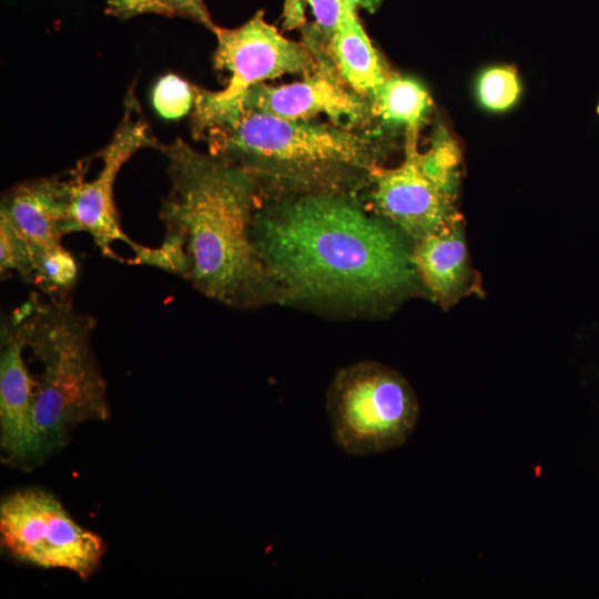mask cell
Masks as SVG:
<instances>
[{
	"instance_id": "obj_1",
	"label": "cell",
	"mask_w": 599,
	"mask_h": 599,
	"mask_svg": "<svg viewBox=\"0 0 599 599\" xmlns=\"http://www.w3.org/2000/svg\"><path fill=\"white\" fill-rule=\"evenodd\" d=\"M251 236L277 300L362 311L418 281L405 235L349 194L256 207Z\"/></svg>"
},
{
	"instance_id": "obj_2",
	"label": "cell",
	"mask_w": 599,
	"mask_h": 599,
	"mask_svg": "<svg viewBox=\"0 0 599 599\" xmlns=\"http://www.w3.org/2000/svg\"><path fill=\"white\" fill-rule=\"evenodd\" d=\"M161 151L170 179L160 211L164 237L158 247L140 244L132 263L176 274L232 307L277 300L251 236L261 193L257 181L243 167L181 139L162 144Z\"/></svg>"
},
{
	"instance_id": "obj_3",
	"label": "cell",
	"mask_w": 599,
	"mask_h": 599,
	"mask_svg": "<svg viewBox=\"0 0 599 599\" xmlns=\"http://www.w3.org/2000/svg\"><path fill=\"white\" fill-rule=\"evenodd\" d=\"M209 153L246 170L261 191L348 194L378 165L374 136L334 123L287 120L241 103L194 136Z\"/></svg>"
},
{
	"instance_id": "obj_4",
	"label": "cell",
	"mask_w": 599,
	"mask_h": 599,
	"mask_svg": "<svg viewBox=\"0 0 599 599\" xmlns=\"http://www.w3.org/2000/svg\"><path fill=\"white\" fill-rule=\"evenodd\" d=\"M16 312L26 347L42 365L33 388L39 461L63 447L80 423L109 416L105 382L91 346L97 322L70 300L44 302L37 294Z\"/></svg>"
},
{
	"instance_id": "obj_5",
	"label": "cell",
	"mask_w": 599,
	"mask_h": 599,
	"mask_svg": "<svg viewBox=\"0 0 599 599\" xmlns=\"http://www.w3.org/2000/svg\"><path fill=\"white\" fill-rule=\"evenodd\" d=\"M326 412L335 444L348 455L363 457L405 444L417 425L419 406L398 372L363 361L336 374Z\"/></svg>"
},
{
	"instance_id": "obj_6",
	"label": "cell",
	"mask_w": 599,
	"mask_h": 599,
	"mask_svg": "<svg viewBox=\"0 0 599 599\" xmlns=\"http://www.w3.org/2000/svg\"><path fill=\"white\" fill-rule=\"evenodd\" d=\"M418 131H407L405 158L395 167L370 172V203L377 215L415 242L458 215L460 153L439 129L429 148L419 151Z\"/></svg>"
},
{
	"instance_id": "obj_7",
	"label": "cell",
	"mask_w": 599,
	"mask_h": 599,
	"mask_svg": "<svg viewBox=\"0 0 599 599\" xmlns=\"http://www.w3.org/2000/svg\"><path fill=\"white\" fill-rule=\"evenodd\" d=\"M214 68L230 73L220 91L194 85L192 129L201 128L236 110L253 87L284 74L307 75L316 68L311 48L285 38L257 11L240 27H216Z\"/></svg>"
},
{
	"instance_id": "obj_8",
	"label": "cell",
	"mask_w": 599,
	"mask_h": 599,
	"mask_svg": "<svg viewBox=\"0 0 599 599\" xmlns=\"http://www.w3.org/2000/svg\"><path fill=\"white\" fill-rule=\"evenodd\" d=\"M0 535L14 558L43 568H62L88 579L104 552L102 539L78 525L58 499L41 489H22L0 506Z\"/></svg>"
},
{
	"instance_id": "obj_9",
	"label": "cell",
	"mask_w": 599,
	"mask_h": 599,
	"mask_svg": "<svg viewBox=\"0 0 599 599\" xmlns=\"http://www.w3.org/2000/svg\"><path fill=\"white\" fill-rule=\"evenodd\" d=\"M161 146L131 89L124 100L119 126L109 143L98 153L102 160L100 172L92 180H87L88 163H79L73 169L72 231L88 233L102 255L121 260L113 250L115 242L125 243L133 252L139 247L140 244L130 240L121 227L113 186L118 173L133 154L141 149L160 150Z\"/></svg>"
},
{
	"instance_id": "obj_10",
	"label": "cell",
	"mask_w": 599,
	"mask_h": 599,
	"mask_svg": "<svg viewBox=\"0 0 599 599\" xmlns=\"http://www.w3.org/2000/svg\"><path fill=\"white\" fill-rule=\"evenodd\" d=\"M303 41L316 57V68L303 80L272 87L260 83L242 103L287 120H312L325 114L332 123L359 129L374 116L370 101L351 89L339 77L314 23L302 28Z\"/></svg>"
},
{
	"instance_id": "obj_11",
	"label": "cell",
	"mask_w": 599,
	"mask_h": 599,
	"mask_svg": "<svg viewBox=\"0 0 599 599\" xmlns=\"http://www.w3.org/2000/svg\"><path fill=\"white\" fill-rule=\"evenodd\" d=\"M26 343L16 311L1 326L0 429L6 459L35 461L34 382L23 358Z\"/></svg>"
},
{
	"instance_id": "obj_12",
	"label": "cell",
	"mask_w": 599,
	"mask_h": 599,
	"mask_svg": "<svg viewBox=\"0 0 599 599\" xmlns=\"http://www.w3.org/2000/svg\"><path fill=\"white\" fill-rule=\"evenodd\" d=\"M73 169L11 187L1 200L0 221L11 226L35 253L62 244L73 233L71 202Z\"/></svg>"
},
{
	"instance_id": "obj_13",
	"label": "cell",
	"mask_w": 599,
	"mask_h": 599,
	"mask_svg": "<svg viewBox=\"0 0 599 599\" xmlns=\"http://www.w3.org/2000/svg\"><path fill=\"white\" fill-rule=\"evenodd\" d=\"M412 261L418 280L441 306L448 307L467 294L471 268L460 216L416 241Z\"/></svg>"
},
{
	"instance_id": "obj_14",
	"label": "cell",
	"mask_w": 599,
	"mask_h": 599,
	"mask_svg": "<svg viewBox=\"0 0 599 599\" xmlns=\"http://www.w3.org/2000/svg\"><path fill=\"white\" fill-rule=\"evenodd\" d=\"M325 49L343 81L369 101L390 74L367 37L352 0Z\"/></svg>"
},
{
	"instance_id": "obj_15",
	"label": "cell",
	"mask_w": 599,
	"mask_h": 599,
	"mask_svg": "<svg viewBox=\"0 0 599 599\" xmlns=\"http://www.w3.org/2000/svg\"><path fill=\"white\" fill-rule=\"evenodd\" d=\"M432 103L428 91L420 82L399 74H389L370 100L374 116L405 125L407 131L419 130Z\"/></svg>"
},
{
	"instance_id": "obj_16",
	"label": "cell",
	"mask_w": 599,
	"mask_h": 599,
	"mask_svg": "<svg viewBox=\"0 0 599 599\" xmlns=\"http://www.w3.org/2000/svg\"><path fill=\"white\" fill-rule=\"evenodd\" d=\"M79 275L75 257L62 245L40 251L33 256L32 284L52 300H70Z\"/></svg>"
},
{
	"instance_id": "obj_17",
	"label": "cell",
	"mask_w": 599,
	"mask_h": 599,
	"mask_svg": "<svg viewBox=\"0 0 599 599\" xmlns=\"http://www.w3.org/2000/svg\"><path fill=\"white\" fill-rule=\"evenodd\" d=\"M105 12L120 19H129L144 13L191 19L214 32L212 20L204 0H106Z\"/></svg>"
},
{
	"instance_id": "obj_18",
	"label": "cell",
	"mask_w": 599,
	"mask_h": 599,
	"mask_svg": "<svg viewBox=\"0 0 599 599\" xmlns=\"http://www.w3.org/2000/svg\"><path fill=\"white\" fill-rule=\"evenodd\" d=\"M477 92L480 103L491 111H504L518 100L521 87L517 72L510 67H494L483 72Z\"/></svg>"
},
{
	"instance_id": "obj_19",
	"label": "cell",
	"mask_w": 599,
	"mask_h": 599,
	"mask_svg": "<svg viewBox=\"0 0 599 599\" xmlns=\"http://www.w3.org/2000/svg\"><path fill=\"white\" fill-rule=\"evenodd\" d=\"M152 101L161 116L179 119L193 108L194 85L176 74H166L156 82Z\"/></svg>"
},
{
	"instance_id": "obj_20",
	"label": "cell",
	"mask_w": 599,
	"mask_h": 599,
	"mask_svg": "<svg viewBox=\"0 0 599 599\" xmlns=\"http://www.w3.org/2000/svg\"><path fill=\"white\" fill-rule=\"evenodd\" d=\"M0 271L1 274L17 273L23 281L32 283L33 258L27 242L11 226L0 221Z\"/></svg>"
},
{
	"instance_id": "obj_21",
	"label": "cell",
	"mask_w": 599,
	"mask_h": 599,
	"mask_svg": "<svg viewBox=\"0 0 599 599\" xmlns=\"http://www.w3.org/2000/svg\"><path fill=\"white\" fill-rule=\"evenodd\" d=\"M315 18L314 24L324 45L339 28L349 0H304Z\"/></svg>"
},
{
	"instance_id": "obj_22",
	"label": "cell",
	"mask_w": 599,
	"mask_h": 599,
	"mask_svg": "<svg viewBox=\"0 0 599 599\" xmlns=\"http://www.w3.org/2000/svg\"><path fill=\"white\" fill-rule=\"evenodd\" d=\"M304 0H285L283 9L284 28L292 30L306 23Z\"/></svg>"
},
{
	"instance_id": "obj_23",
	"label": "cell",
	"mask_w": 599,
	"mask_h": 599,
	"mask_svg": "<svg viewBox=\"0 0 599 599\" xmlns=\"http://www.w3.org/2000/svg\"><path fill=\"white\" fill-rule=\"evenodd\" d=\"M357 8L375 11L384 0H352Z\"/></svg>"
}]
</instances>
